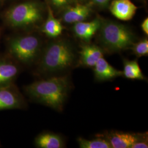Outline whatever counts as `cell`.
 <instances>
[{
    "label": "cell",
    "instance_id": "44dd1931",
    "mask_svg": "<svg viewBox=\"0 0 148 148\" xmlns=\"http://www.w3.org/2000/svg\"><path fill=\"white\" fill-rule=\"evenodd\" d=\"M141 27L144 32V34L147 35H148V18H147L143 21L142 24H141Z\"/></svg>",
    "mask_w": 148,
    "mask_h": 148
},
{
    "label": "cell",
    "instance_id": "ffe728a7",
    "mask_svg": "<svg viewBox=\"0 0 148 148\" xmlns=\"http://www.w3.org/2000/svg\"><path fill=\"white\" fill-rule=\"evenodd\" d=\"M131 148H148V140L145 137H142L131 146Z\"/></svg>",
    "mask_w": 148,
    "mask_h": 148
},
{
    "label": "cell",
    "instance_id": "5bb4252c",
    "mask_svg": "<svg viewBox=\"0 0 148 148\" xmlns=\"http://www.w3.org/2000/svg\"><path fill=\"white\" fill-rule=\"evenodd\" d=\"M35 145L39 148H62L65 144L63 140L58 134L44 132L39 134L35 139Z\"/></svg>",
    "mask_w": 148,
    "mask_h": 148
},
{
    "label": "cell",
    "instance_id": "ac0fdd59",
    "mask_svg": "<svg viewBox=\"0 0 148 148\" xmlns=\"http://www.w3.org/2000/svg\"><path fill=\"white\" fill-rule=\"evenodd\" d=\"M131 48L132 49L133 52L137 57L148 56V38H145L138 42L134 43Z\"/></svg>",
    "mask_w": 148,
    "mask_h": 148
},
{
    "label": "cell",
    "instance_id": "3957f363",
    "mask_svg": "<svg viewBox=\"0 0 148 148\" xmlns=\"http://www.w3.org/2000/svg\"><path fill=\"white\" fill-rule=\"evenodd\" d=\"M41 46V41L36 35H16L7 40V53L23 68L34 67L42 53Z\"/></svg>",
    "mask_w": 148,
    "mask_h": 148
},
{
    "label": "cell",
    "instance_id": "9a60e30c",
    "mask_svg": "<svg viewBox=\"0 0 148 148\" xmlns=\"http://www.w3.org/2000/svg\"><path fill=\"white\" fill-rule=\"evenodd\" d=\"M63 30V27L60 21L56 18L50 6L48 7V16L42 27V32L47 36L56 38L59 36Z\"/></svg>",
    "mask_w": 148,
    "mask_h": 148
},
{
    "label": "cell",
    "instance_id": "8992f818",
    "mask_svg": "<svg viewBox=\"0 0 148 148\" xmlns=\"http://www.w3.org/2000/svg\"><path fill=\"white\" fill-rule=\"evenodd\" d=\"M27 101L15 83L0 87V111L25 110Z\"/></svg>",
    "mask_w": 148,
    "mask_h": 148
},
{
    "label": "cell",
    "instance_id": "e0dca14e",
    "mask_svg": "<svg viewBox=\"0 0 148 148\" xmlns=\"http://www.w3.org/2000/svg\"><path fill=\"white\" fill-rule=\"evenodd\" d=\"M77 142L81 148H110L111 145L108 139L98 138L92 140H87L79 137Z\"/></svg>",
    "mask_w": 148,
    "mask_h": 148
},
{
    "label": "cell",
    "instance_id": "ba28073f",
    "mask_svg": "<svg viewBox=\"0 0 148 148\" xmlns=\"http://www.w3.org/2000/svg\"><path fill=\"white\" fill-rule=\"evenodd\" d=\"M137 8L130 0H113L109 7L111 14L117 19L123 21L132 19Z\"/></svg>",
    "mask_w": 148,
    "mask_h": 148
},
{
    "label": "cell",
    "instance_id": "7c38bea8",
    "mask_svg": "<svg viewBox=\"0 0 148 148\" xmlns=\"http://www.w3.org/2000/svg\"><path fill=\"white\" fill-rule=\"evenodd\" d=\"M142 137V135L134 133L115 132L110 133L107 139L111 148H131L134 143Z\"/></svg>",
    "mask_w": 148,
    "mask_h": 148
},
{
    "label": "cell",
    "instance_id": "cb8c5ba5",
    "mask_svg": "<svg viewBox=\"0 0 148 148\" xmlns=\"http://www.w3.org/2000/svg\"><path fill=\"white\" fill-rule=\"evenodd\" d=\"M1 146H2V145H1V142H0V147H1Z\"/></svg>",
    "mask_w": 148,
    "mask_h": 148
},
{
    "label": "cell",
    "instance_id": "4fadbf2b",
    "mask_svg": "<svg viewBox=\"0 0 148 148\" xmlns=\"http://www.w3.org/2000/svg\"><path fill=\"white\" fill-rule=\"evenodd\" d=\"M104 52L101 48L95 45H86L81 48L80 62L84 66L93 68L99 59L103 57Z\"/></svg>",
    "mask_w": 148,
    "mask_h": 148
},
{
    "label": "cell",
    "instance_id": "9c48e42d",
    "mask_svg": "<svg viewBox=\"0 0 148 148\" xmlns=\"http://www.w3.org/2000/svg\"><path fill=\"white\" fill-rule=\"evenodd\" d=\"M92 12L89 5L76 3L63 11L62 19L65 23L75 24L86 20Z\"/></svg>",
    "mask_w": 148,
    "mask_h": 148
},
{
    "label": "cell",
    "instance_id": "30bf717a",
    "mask_svg": "<svg viewBox=\"0 0 148 148\" xmlns=\"http://www.w3.org/2000/svg\"><path fill=\"white\" fill-rule=\"evenodd\" d=\"M101 21L100 19L96 18L88 22L83 21L76 23L74 24L73 32L76 37L88 42L99 30Z\"/></svg>",
    "mask_w": 148,
    "mask_h": 148
},
{
    "label": "cell",
    "instance_id": "7402d4cb",
    "mask_svg": "<svg viewBox=\"0 0 148 148\" xmlns=\"http://www.w3.org/2000/svg\"><path fill=\"white\" fill-rule=\"evenodd\" d=\"M93 3L97 5H99L101 7H104L107 5L110 1V0H92Z\"/></svg>",
    "mask_w": 148,
    "mask_h": 148
},
{
    "label": "cell",
    "instance_id": "d4e9b609",
    "mask_svg": "<svg viewBox=\"0 0 148 148\" xmlns=\"http://www.w3.org/2000/svg\"><path fill=\"white\" fill-rule=\"evenodd\" d=\"M0 36H1V32H0Z\"/></svg>",
    "mask_w": 148,
    "mask_h": 148
},
{
    "label": "cell",
    "instance_id": "52a82bcc",
    "mask_svg": "<svg viewBox=\"0 0 148 148\" xmlns=\"http://www.w3.org/2000/svg\"><path fill=\"white\" fill-rule=\"evenodd\" d=\"M23 67L10 54H0V87L15 83Z\"/></svg>",
    "mask_w": 148,
    "mask_h": 148
},
{
    "label": "cell",
    "instance_id": "2e32d148",
    "mask_svg": "<svg viewBox=\"0 0 148 148\" xmlns=\"http://www.w3.org/2000/svg\"><path fill=\"white\" fill-rule=\"evenodd\" d=\"M123 75L127 79H144L142 73L137 60H130L125 59L123 60Z\"/></svg>",
    "mask_w": 148,
    "mask_h": 148
},
{
    "label": "cell",
    "instance_id": "5b68a950",
    "mask_svg": "<svg viewBox=\"0 0 148 148\" xmlns=\"http://www.w3.org/2000/svg\"><path fill=\"white\" fill-rule=\"evenodd\" d=\"M5 19L12 28L32 27L42 20V10L37 2H26L10 8L5 13Z\"/></svg>",
    "mask_w": 148,
    "mask_h": 148
},
{
    "label": "cell",
    "instance_id": "8fae6325",
    "mask_svg": "<svg viewBox=\"0 0 148 148\" xmlns=\"http://www.w3.org/2000/svg\"><path fill=\"white\" fill-rule=\"evenodd\" d=\"M94 73L98 81H108L123 76V72L114 68L103 57L99 59L95 64Z\"/></svg>",
    "mask_w": 148,
    "mask_h": 148
},
{
    "label": "cell",
    "instance_id": "7a4b0ae2",
    "mask_svg": "<svg viewBox=\"0 0 148 148\" xmlns=\"http://www.w3.org/2000/svg\"><path fill=\"white\" fill-rule=\"evenodd\" d=\"M75 59L74 49L69 42L63 40L53 41L43 49L34 66V73L42 78L51 76L71 67Z\"/></svg>",
    "mask_w": 148,
    "mask_h": 148
},
{
    "label": "cell",
    "instance_id": "603a6c76",
    "mask_svg": "<svg viewBox=\"0 0 148 148\" xmlns=\"http://www.w3.org/2000/svg\"><path fill=\"white\" fill-rule=\"evenodd\" d=\"M76 1L78 2H85L86 0H76Z\"/></svg>",
    "mask_w": 148,
    "mask_h": 148
},
{
    "label": "cell",
    "instance_id": "277c9868",
    "mask_svg": "<svg viewBox=\"0 0 148 148\" xmlns=\"http://www.w3.org/2000/svg\"><path fill=\"white\" fill-rule=\"evenodd\" d=\"M99 37L102 46L110 52H119L131 48L136 37L126 25L116 21H101Z\"/></svg>",
    "mask_w": 148,
    "mask_h": 148
},
{
    "label": "cell",
    "instance_id": "6da1fadb",
    "mask_svg": "<svg viewBox=\"0 0 148 148\" xmlns=\"http://www.w3.org/2000/svg\"><path fill=\"white\" fill-rule=\"evenodd\" d=\"M69 86L66 76H51L24 86L23 90L30 101L60 111L66 99Z\"/></svg>",
    "mask_w": 148,
    "mask_h": 148
},
{
    "label": "cell",
    "instance_id": "d6986e66",
    "mask_svg": "<svg viewBox=\"0 0 148 148\" xmlns=\"http://www.w3.org/2000/svg\"><path fill=\"white\" fill-rule=\"evenodd\" d=\"M49 4L58 11H63L77 3L76 0H47Z\"/></svg>",
    "mask_w": 148,
    "mask_h": 148
}]
</instances>
